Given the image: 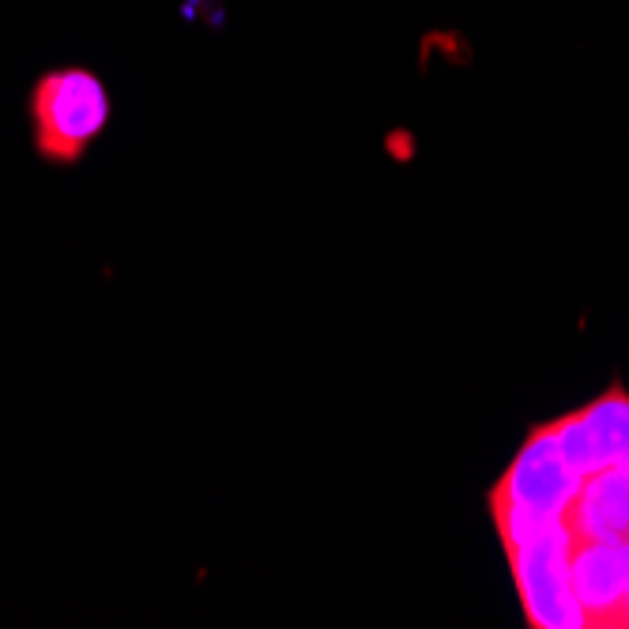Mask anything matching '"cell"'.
I'll return each mask as SVG.
<instances>
[{
	"mask_svg": "<svg viewBox=\"0 0 629 629\" xmlns=\"http://www.w3.org/2000/svg\"><path fill=\"white\" fill-rule=\"evenodd\" d=\"M550 426H554V437H558V449H562L565 464L577 471L581 479L607 468V464H603V452H599L596 445V434H592V426L584 422L581 411H569V415L554 419Z\"/></svg>",
	"mask_w": 629,
	"mask_h": 629,
	"instance_id": "cell-7",
	"label": "cell"
},
{
	"mask_svg": "<svg viewBox=\"0 0 629 629\" xmlns=\"http://www.w3.org/2000/svg\"><path fill=\"white\" fill-rule=\"evenodd\" d=\"M490 513H494L498 535H501V543H505V554L517 547H528V543L543 539L547 532H554L558 524H565L562 517H547V513L513 505V501H490Z\"/></svg>",
	"mask_w": 629,
	"mask_h": 629,
	"instance_id": "cell-8",
	"label": "cell"
},
{
	"mask_svg": "<svg viewBox=\"0 0 629 629\" xmlns=\"http://www.w3.org/2000/svg\"><path fill=\"white\" fill-rule=\"evenodd\" d=\"M569 547L573 535L565 524L528 547L509 550V569L520 592V607L535 629H581L584 614L569 588Z\"/></svg>",
	"mask_w": 629,
	"mask_h": 629,
	"instance_id": "cell-2",
	"label": "cell"
},
{
	"mask_svg": "<svg viewBox=\"0 0 629 629\" xmlns=\"http://www.w3.org/2000/svg\"><path fill=\"white\" fill-rule=\"evenodd\" d=\"M110 125V95L91 68H49L31 91L34 151L53 166H76Z\"/></svg>",
	"mask_w": 629,
	"mask_h": 629,
	"instance_id": "cell-1",
	"label": "cell"
},
{
	"mask_svg": "<svg viewBox=\"0 0 629 629\" xmlns=\"http://www.w3.org/2000/svg\"><path fill=\"white\" fill-rule=\"evenodd\" d=\"M573 535V532H569ZM629 577V547L611 539H581L569 547V588L584 614V626H618Z\"/></svg>",
	"mask_w": 629,
	"mask_h": 629,
	"instance_id": "cell-4",
	"label": "cell"
},
{
	"mask_svg": "<svg viewBox=\"0 0 629 629\" xmlns=\"http://www.w3.org/2000/svg\"><path fill=\"white\" fill-rule=\"evenodd\" d=\"M565 528L581 539L629 543V468L584 475L577 498L565 509Z\"/></svg>",
	"mask_w": 629,
	"mask_h": 629,
	"instance_id": "cell-5",
	"label": "cell"
},
{
	"mask_svg": "<svg viewBox=\"0 0 629 629\" xmlns=\"http://www.w3.org/2000/svg\"><path fill=\"white\" fill-rule=\"evenodd\" d=\"M581 483V475L565 464L554 426L543 422V426H535L528 434L524 449L517 452V460L505 468L498 486L490 490V501H513V505L565 520V509L573 505Z\"/></svg>",
	"mask_w": 629,
	"mask_h": 629,
	"instance_id": "cell-3",
	"label": "cell"
},
{
	"mask_svg": "<svg viewBox=\"0 0 629 629\" xmlns=\"http://www.w3.org/2000/svg\"><path fill=\"white\" fill-rule=\"evenodd\" d=\"M584 422L592 426L596 445L607 468H629V396L626 388H607L599 400L581 407Z\"/></svg>",
	"mask_w": 629,
	"mask_h": 629,
	"instance_id": "cell-6",
	"label": "cell"
},
{
	"mask_svg": "<svg viewBox=\"0 0 629 629\" xmlns=\"http://www.w3.org/2000/svg\"><path fill=\"white\" fill-rule=\"evenodd\" d=\"M618 626H629V577H626V599H622V618H618Z\"/></svg>",
	"mask_w": 629,
	"mask_h": 629,
	"instance_id": "cell-9",
	"label": "cell"
}]
</instances>
